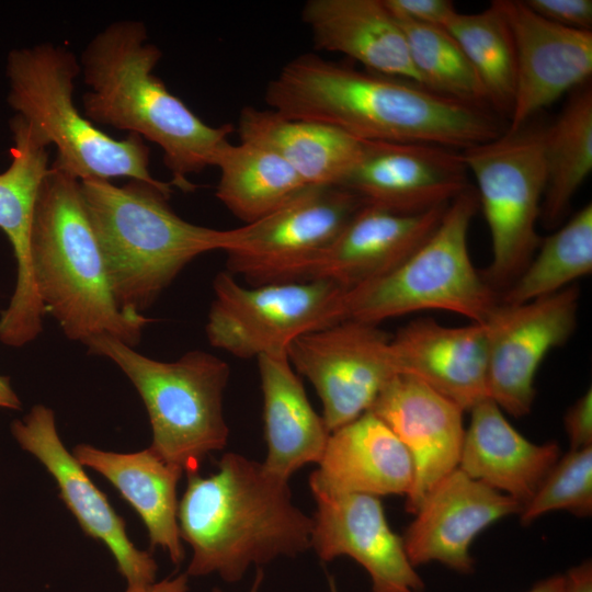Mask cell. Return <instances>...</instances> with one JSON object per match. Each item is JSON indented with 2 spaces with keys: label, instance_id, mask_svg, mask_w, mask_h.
<instances>
[{
  "label": "cell",
  "instance_id": "obj_2",
  "mask_svg": "<svg viewBox=\"0 0 592 592\" xmlns=\"http://www.w3.org/2000/svg\"><path fill=\"white\" fill-rule=\"evenodd\" d=\"M147 39L143 22L124 20L89 42L80 61L84 116L158 145L171 184L190 192L196 186L187 177L216 167L235 128L207 125L167 89L152 72L161 52Z\"/></svg>",
  "mask_w": 592,
  "mask_h": 592
},
{
  "label": "cell",
  "instance_id": "obj_30",
  "mask_svg": "<svg viewBox=\"0 0 592 592\" xmlns=\"http://www.w3.org/2000/svg\"><path fill=\"white\" fill-rule=\"evenodd\" d=\"M546 186L540 218L558 224L592 170V90L576 89L554 123L543 128Z\"/></svg>",
  "mask_w": 592,
  "mask_h": 592
},
{
  "label": "cell",
  "instance_id": "obj_5",
  "mask_svg": "<svg viewBox=\"0 0 592 592\" xmlns=\"http://www.w3.org/2000/svg\"><path fill=\"white\" fill-rule=\"evenodd\" d=\"M84 206L99 241L110 285L124 311L141 314L196 257L235 243V229L189 223L169 195L137 180L80 181Z\"/></svg>",
  "mask_w": 592,
  "mask_h": 592
},
{
  "label": "cell",
  "instance_id": "obj_43",
  "mask_svg": "<svg viewBox=\"0 0 592 592\" xmlns=\"http://www.w3.org/2000/svg\"><path fill=\"white\" fill-rule=\"evenodd\" d=\"M329 582H330V591H331V592H337V589H335V584H334V582H333V579H330Z\"/></svg>",
  "mask_w": 592,
  "mask_h": 592
},
{
  "label": "cell",
  "instance_id": "obj_8",
  "mask_svg": "<svg viewBox=\"0 0 592 592\" xmlns=\"http://www.w3.org/2000/svg\"><path fill=\"white\" fill-rule=\"evenodd\" d=\"M477 208V194L470 189L455 197L435 230L400 265L344 292V320L377 325L439 309L485 323L500 295L475 269L469 255L468 231Z\"/></svg>",
  "mask_w": 592,
  "mask_h": 592
},
{
  "label": "cell",
  "instance_id": "obj_41",
  "mask_svg": "<svg viewBox=\"0 0 592 592\" xmlns=\"http://www.w3.org/2000/svg\"><path fill=\"white\" fill-rule=\"evenodd\" d=\"M563 582V574H555L538 581L527 592H562Z\"/></svg>",
  "mask_w": 592,
  "mask_h": 592
},
{
  "label": "cell",
  "instance_id": "obj_23",
  "mask_svg": "<svg viewBox=\"0 0 592 592\" xmlns=\"http://www.w3.org/2000/svg\"><path fill=\"white\" fill-rule=\"evenodd\" d=\"M318 465L311 492L407 496L413 482L409 452L371 411L330 433Z\"/></svg>",
  "mask_w": 592,
  "mask_h": 592
},
{
  "label": "cell",
  "instance_id": "obj_1",
  "mask_svg": "<svg viewBox=\"0 0 592 592\" xmlns=\"http://www.w3.org/2000/svg\"><path fill=\"white\" fill-rule=\"evenodd\" d=\"M264 98L271 110L287 118L327 124L364 141L464 150L501 135L483 109L314 54L285 65L267 83Z\"/></svg>",
  "mask_w": 592,
  "mask_h": 592
},
{
  "label": "cell",
  "instance_id": "obj_42",
  "mask_svg": "<svg viewBox=\"0 0 592 592\" xmlns=\"http://www.w3.org/2000/svg\"><path fill=\"white\" fill-rule=\"evenodd\" d=\"M262 580H263V571L261 569H259L257 571L255 580L253 582V585H252L250 592H258ZM213 592H221V591L219 589H214Z\"/></svg>",
  "mask_w": 592,
  "mask_h": 592
},
{
  "label": "cell",
  "instance_id": "obj_39",
  "mask_svg": "<svg viewBox=\"0 0 592 592\" xmlns=\"http://www.w3.org/2000/svg\"><path fill=\"white\" fill-rule=\"evenodd\" d=\"M187 574L164 579L147 587H127L125 592H187Z\"/></svg>",
  "mask_w": 592,
  "mask_h": 592
},
{
  "label": "cell",
  "instance_id": "obj_33",
  "mask_svg": "<svg viewBox=\"0 0 592 592\" xmlns=\"http://www.w3.org/2000/svg\"><path fill=\"white\" fill-rule=\"evenodd\" d=\"M398 23L423 88L471 106L489 104L473 65L445 29Z\"/></svg>",
  "mask_w": 592,
  "mask_h": 592
},
{
  "label": "cell",
  "instance_id": "obj_21",
  "mask_svg": "<svg viewBox=\"0 0 592 592\" xmlns=\"http://www.w3.org/2000/svg\"><path fill=\"white\" fill-rule=\"evenodd\" d=\"M390 350L398 374L422 382L464 411L489 398L483 323L446 327L417 319L390 338Z\"/></svg>",
  "mask_w": 592,
  "mask_h": 592
},
{
  "label": "cell",
  "instance_id": "obj_22",
  "mask_svg": "<svg viewBox=\"0 0 592 592\" xmlns=\"http://www.w3.org/2000/svg\"><path fill=\"white\" fill-rule=\"evenodd\" d=\"M447 205L401 214L364 204L307 271L348 291L400 265L435 230Z\"/></svg>",
  "mask_w": 592,
  "mask_h": 592
},
{
  "label": "cell",
  "instance_id": "obj_35",
  "mask_svg": "<svg viewBox=\"0 0 592 592\" xmlns=\"http://www.w3.org/2000/svg\"><path fill=\"white\" fill-rule=\"evenodd\" d=\"M398 21L417 25L443 27L456 12L449 0H383Z\"/></svg>",
  "mask_w": 592,
  "mask_h": 592
},
{
  "label": "cell",
  "instance_id": "obj_37",
  "mask_svg": "<svg viewBox=\"0 0 592 592\" xmlns=\"http://www.w3.org/2000/svg\"><path fill=\"white\" fill-rule=\"evenodd\" d=\"M565 430L570 451L592 446V390L589 388L566 412Z\"/></svg>",
  "mask_w": 592,
  "mask_h": 592
},
{
  "label": "cell",
  "instance_id": "obj_32",
  "mask_svg": "<svg viewBox=\"0 0 592 592\" xmlns=\"http://www.w3.org/2000/svg\"><path fill=\"white\" fill-rule=\"evenodd\" d=\"M444 29L477 72L488 103L510 114L515 91V49L509 23L498 3L477 13L455 12Z\"/></svg>",
  "mask_w": 592,
  "mask_h": 592
},
{
  "label": "cell",
  "instance_id": "obj_31",
  "mask_svg": "<svg viewBox=\"0 0 592 592\" xmlns=\"http://www.w3.org/2000/svg\"><path fill=\"white\" fill-rule=\"evenodd\" d=\"M538 248L523 272L499 297L501 304L519 305L555 294L592 272L591 203Z\"/></svg>",
  "mask_w": 592,
  "mask_h": 592
},
{
  "label": "cell",
  "instance_id": "obj_13",
  "mask_svg": "<svg viewBox=\"0 0 592 592\" xmlns=\"http://www.w3.org/2000/svg\"><path fill=\"white\" fill-rule=\"evenodd\" d=\"M579 298V288L568 286L524 304L499 301L483 323L489 349L488 394L501 410L513 417L531 411L538 367L548 352L574 331Z\"/></svg>",
  "mask_w": 592,
  "mask_h": 592
},
{
  "label": "cell",
  "instance_id": "obj_28",
  "mask_svg": "<svg viewBox=\"0 0 592 592\" xmlns=\"http://www.w3.org/2000/svg\"><path fill=\"white\" fill-rule=\"evenodd\" d=\"M238 133L277 153L308 186H342L365 145L333 126L252 106L241 110Z\"/></svg>",
  "mask_w": 592,
  "mask_h": 592
},
{
  "label": "cell",
  "instance_id": "obj_27",
  "mask_svg": "<svg viewBox=\"0 0 592 592\" xmlns=\"http://www.w3.org/2000/svg\"><path fill=\"white\" fill-rule=\"evenodd\" d=\"M263 395L264 468L280 478L319 463L330 432L311 407L287 353L257 357Z\"/></svg>",
  "mask_w": 592,
  "mask_h": 592
},
{
  "label": "cell",
  "instance_id": "obj_26",
  "mask_svg": "<svg viewBox=\"0 0 592 592\" xmlns=\"http://www.w3.org/2000/svg\"><path fill=\"white\" fill-rule=\"evenodd\" d=\"M72 455L111 482L144 522L151 547L164 549L174 565L185 551L178 524L177 488L183 470L158 456L150 447L116 453L78 444Z\"/></svg>",
  "mask_w": 592,
  "mask_h": 592
},
{
  "label": "cell",
  "instance_id": "obj_20",
  "mask_svg": "<svg viewBox=\"0 0 592 592\" xmlns=\"http://www.w3.org/2000/svg\"><path fill=\"white\" fill-rule=\"evenodd\" d=\"M522 509L513 498L456 468L425 496L401 536L407 556L413 567L436 561L456 572L470 573L474 539L494 522L520 514Z\"/></svg>",
  "mask_w": 592,
  "mask_h": 592
},
{
  "label": "cell",
  "instance_id": "obj_15",
  "mask_svg": "<svg viewBox=\"0 0 592 592\" xmlns=\"http://www.w3.org/2000/svg\"><path fill=\"white\" fill-rule=\"evenodd\" d=\"M13 146L9 167L0 172V229L16 261V283L0 315V342L22 348L43 331L45 308L36 294L31 264V229L38 191L48 174V141L25 119L10 121Z\"/></svg>",
  "mask_w": 592,
  "mask_h": 592
},
{
  "label": "cell",
  "instance_id": "obj_29",
  "mask_svg": "<svg viewBox=\"0 0 592 592\" xmlns=\"http://www.w3.org/2000/svg\"><path fill=\"white\" fill-rule=\"evenodd\" d=\"M216 167L220 170L216 197L246 224L269 215L308 186L277 153L251 141L228 144Z\"/></svg>",
  "mask_w": 592,
  "mask_h": 592
},
{
  "label": "cell",
  "instance_id": "obj_3",
  "mask_svg": "<svg viewBox=\"0 0 592 592\" xmlns=\"http://www.w3.org/2000/svg\"><path fill=\"white\" fill-rule=\"evenodd\" d=\"M186 477L178 524L193 551L187 576L216 572L236 582L252 563L294 557L310 547L312 519L293 503L288 480L262 463L226 453L214 474Z\"/></svg>",
  "mask_w": 592,
  "mask_h": 592
},
{
  "label": "cell",
  "instance_id": "obj_34",
  "mask_svg": "<svg viewBox=\"0 0 592 592\" xmlns=\"http://www.w3.org/2000/svg\"><path fill=\"white\" fill-rule=\"evenodd\" d=\"M565 510L578 517L592 514V446L560 456L534 497L519 514L526 526L550 511Z\"/></svg>",
  "mask_w": 592,
  "mask_h": 592
},
{
  "label": "cell",
  "instance_id": "obj_7",
  "mask_svg": "<svg viewBox=\"0 0 592 592\" xmlns=\"http://www.w3.org/2000/svg\"><path fill=\"white\" fill-rule=\"evenodd\" d=\"M84 344L132 382L149 415V447L162 459L186 475L195 474L207 455L226 446L229 430L223 398L230 369L225 361L193 350L174 362H161L107 334Z\"/></svg>",
  "mask_w": 592,
  "mask_h": 592
},
{
  "label": "cell",
  "instance_id": "obj_11",
  "mask_svg": "<svg viewBox=\"0 0 592 592\" xmlns=\"http://www.w3.org/2000/svg\"><path fill=\"white\" fill-rule=\"evenodd\" d=\"M364 204L342 186H307L269 215L235 228L227 272L250 286L304 282Z\"/></svg>",
  "mask_w": 592,
  "mask_h": 592
},
{
  "label": "cell",
  "instance_id": "obj_38",
  "mask_svg": "<svg viewBox=\"0 0 592 592\" xmlns=\"http://www.w3.org/2000/svg\"><path fill=\"white\" fill-rule=\"evenodd\" d=\"M565 577L562 592H592V562L585 560L570 568Z\"/></svg>",
  "mask_w": 592,
  "mask_h": 592
},
{
  "label": "cell",
  "instance_id": "obj_14",
  "mask_svg": "<svg viewBox=\"0 0 592 592\" xmlns=\"http://www.w3.org/2000/svg\"><path fill=\"white\" fill-rule=\"evenodd\" d=\"M10 429L20 447L34 456L54 478L59 498L83 533L102 542L112 553L127 587L155 583L158 570L156 560L133 544L124 519L66 448L56 426L54 411L44 405H35L22 419L14 420Z\"/></svg>",
  "mask_w": 592,
  "mask_h": 592
},
{
  "label": "cell",
  "instance_id": "obj_36",
  "mask_svg": "<svg viewBox=\"0 0 592 592\" xmlns=\"http://www.w3.org/2000/svg\"><path fill=\"white\" fill-rule=\"evenodd\" d=\"M525 4L539 16L565 27L591 31V0H527Z\"/></svg>",
  "mask_w": 592,
  "mask_h": 592
},
{
  "label": "cell",
  "instance_id": "obj_40",
  "mask_svg": "<svg viewBox=\"0 0 592 592\" xmlns=\"http://www.w3.org/2000/svg\"><path fill=\"white\" fill-rule=\"evenodd\" d=\"M22 402L11 386L8 376L0 375V408L20 410Z\"/></svg>",
  "mask_w": 592,
  "mask_h": 592
},
{
  "label": "cell",
  "instance_id": "obj_16",
  "mask_svg": "<svg viewBox=\"0 0 592 592\" xmlns=\"http://www.w3.org/2000/svg\"><path fill=\"white\" fill-rule=\"evenodd\" d=\"M509 23L515 49V91L506 133L526 122L592 73V31L555 24L524 1L498 0Z\"/></svg>",
  "mask_w": 592,
  "mask_h": 592
},
{
  "label": "cell",
  "instance_id": "obj_9",
  "mask_svg": "<svg viewBox=\"0 0 592 592\" xmlns=\"http://www.w3.org/2000/svg\"><path fill=\"white\" fill-rule=\"evenodd\" d=\"M476 179L477 200L490 234L492 258L481 273L504 292L532 260L540 241L537 219L546 186L543 128L501 134L462 150Z\"/></svg>",
  "mask_w": 592,
  "mask_h": 592
},
{
  "label": "cell",
  "instance_id": "obj_4",
  "mask_svg": "<svg viewBox=\"0 0 592 592\" xmlns=\"http://www.w3.org/2000/svg\"><path fill=\"white\" fill-rule=\"evenodd\" d=\"M31 264L39 301L69 340L107 334L134 348L153 321L117 305L80 181L55 163L35 203Z\"/></svg>",
  "mask_w": 592,
  "mask_h": 592
},
{
  "label": "cell",
  "instance_id": "obj_24",
  "mask_svg": "<svg viewBox=\"0 0 592 592\" xmlns=\"http://www.w3.org/2000/svg\"><path fill=\"white\" fill-rule=\"evenodd\" d=\"M469 412L458 468L524 508L561 456L558 443L528 441L490 398Z\"/></svg>",
  "mask_w": 592,
  "mask_h": 592
},
{
  "label": "cell",
  "instance_id": "obj_10",
  "mask_svg": "<svg viewBox=\"0 0 592 592\" xmlns=\"http://www.w3.org/2000/svg\"><path fill=\"white\" fill-rule=\"evenodd\" d=\"M213 291L207 340L239 358L287 353L295 339L344 320L345 289L325 280L247 287L225 271Z\"/></svg>",
  "mask_w": 592,
  "mask_h": 592
},
{
  "label": "cell",
  "instance_id": "obj_6",
  "mask_svg": "<svg viewBox=\"0 0 592 592\" xmlns=\"http://www.w3.org/2000/svg\"><path fill=\"white\" fill-rule=\"evenodd\" d=\"M80 71L76 56L52 43L12 49L5 67L8 104L55 145L53 163L79 181L122 177L151 184L171 196V182L151 175L149 147L141 137L128 134L115 139L77 109L72 95Z\"/></svg>",
  "mask_w": 592,
  "mask_h": 592
},
{
  "label": "cell",
  "instance_id": "obj_19",
  "mask_svg": "<svg viewBox=\"0 0 592 592\" xmlns=\"http://www.w3.org/2000/svg\"><path fill=\"white\" fill-rule=\"evenodd\" d=\"M317 510L310 547L323 561L349 556L369 574L372 592H423L402 537L389 526L378 497L311 492Z\"/></svg>",
  "mask_w": 592,
  "mask_h": 592
},
{
  "label": "cell",
  "instance_id": "obj_25",
  "mask_svg": "<svg viewBox=\"0 0 592 592\" xmlns=\"http://www.w3.org/2000/svg\"><path fill=\"white\" fill-rule=\"evenodd\" d=\"M301 18L318 49L421 86L405 33L383 0H308Z\"/></svg>",
  "mask_w": 592,
  "mask_h": 592
},
{
  "label": "cell",
  "instance_id": "obj_17",
  "mask_svg": "<svg viewBox=\"0 0 592 592\" xmlns=\"http://www.w3.org/2000/svg\"><path fill=\"white\" fill-rule=\"evenodd\" d=\"M467 169L452 149L415 143L365 141L342 187L365 204L401 214L447 205L468 189Z\"/></svg>",
  "mask_w": 592,
  "mask_h": 592
},
{
  "label": "cell",
  "instance_id": "obj_12",
  "mask_svg": "<svg viewBox=\"0 0 592 592\" xmlns=\"http://www.w3.org/2000/svg\"><path fill=\"white\" fill-rule=\"evenodd\" d=\"M287 357L315 387L331 433L369 411L398 374L390 337L377 325L344 320L295 339Z\"/></svg>",
  "mask_w": 592,
  "mask_h": 592
},
{
  "label": "cell",
  "instance_id": "obj_18",
  "mask_svg": "<svg viewBox=\"0 0 592 592\" xmlns=\"http://www.w3.org/2000/svg\"><path fill=\"white\" fill-rule=\"evenodd\" d=\"M369 411L405 445L413 464L406 510L414 514L425 496L458 468L465 436L464 410L422 382L395 375Z\"/></svg>",
  "mask_w": 592,
  "mask_h": 592
}]
</instances>
